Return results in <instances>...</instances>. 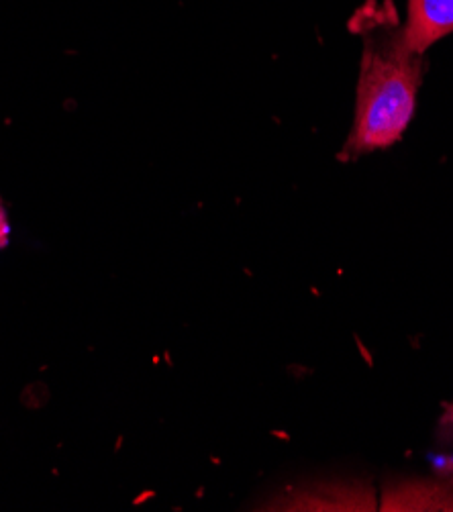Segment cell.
<instances>
[{"label": "cell", "instance_id": "7a4b0ae2", "mask_svg": "<svg viewBox=\"0 0 453 512\" xmlns=\"http://www.w3.org/2000/svg\"><path fill=\"white\" fill-rule=\"evenodd\" d=\"M453 31V0H409L407 23L396 45L411 56H423L425 51Z\"/></svg>", "mask_w": 453, "mask_h": 512}, {"label": "cell", "instance_id": "6da1fadb", "mask_svg": "<svg viewBox=\"0 0 453 512\" xmlns=\"http://www.w3.org/2000/svg\"><path fill=\"white\" fill-rule=\"evenodd\" d=\"M421 84V56L390 47L366 45L356 102V123L343 147V158L384 149L409 127Z\"/></svg>", "mask_w": 453, "mask_h": 512}, {"label": "cell", "instance_id": "3957f363", "mask_svg": "<svg viewBox=\"0 0 453 512\" xmlns=\"http://www.w3.org/2000/svg\"><path fill=\"white\" fill-rule=\"evenodd\" d=\"M382 510H453V496L429 484H400L386 490Z\"/></svg>", "mask_w": 453, "mask_h": 512}]
</instances>
